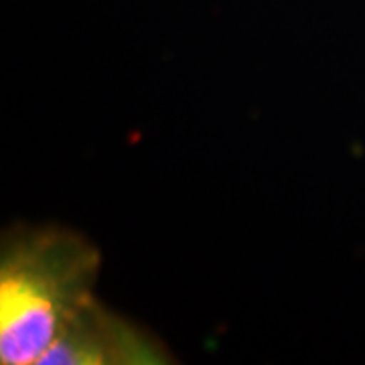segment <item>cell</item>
<instances>
[{"label": "cell", "instance_id": "obj_1", "mask_svg": "<svg viewBox=\"0 0 365 365\" xmlns=\"http://www.w3.org/2000/svg\"><path fill=\"white\" fill-rule=\"evenodd\" d=\"M100 252L55 225L13 227L0 256V364L39 365L93 297Z\"/></svg>", "mask_w": 365, "mask_h": 365}, {"label": "cell", "instance_id": "obj_2", "mask_svg": "<svg viewBox=\"0 0 365 365\" xmlns=\"http://www.w3.org/2000/svg\"><path fill=\"white\" fill-rule=\"evenodd\" d=\"M169 361V351L160 341L143 327L110 311L98 299H91L79 309L41 359L43 365H153Z\"/></svg>", "mask_w": 365, "mask_h": 365}]
</instances>
